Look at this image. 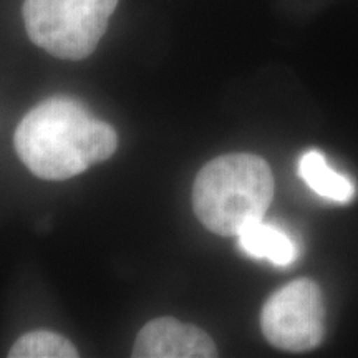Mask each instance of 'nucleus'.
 <instances>
[{
  "label": "nucleus",
  "instance_id": "39448f33",
  "mask_svg": "<svg viewBox=\"0 0 358 358\" xmlns=\"http://www.w3.org/2000/svg\"><path fill=\"white\" fill-rule=\"evenodd\" d=\"M134 358H211L217 357L213 338L194 325L159 317L143 327L134 340Z\"/></svg>",
  "mask_w": 358,
  "mask_h": 358
},
{
  "label": "nucleus",
  "instance_id": "423d86ee",
  "mask_svg": "<svg viewBox=\"0 0 358 358\" xmlns=\"http://www.w3.org/2000/svg\"><path fill=\"white\" fill-rule=\"evenodd\" d=\"M237 237L245 254L257 259H266L275 266L287 267L299 256V248L292 237L279 227L264 222L262 219L248 224Z\"/></svg>",
  "mask_w": 358,
  "mask_h": 358
},
{
  "label": "nucleus",
  "instance_id": "0eeeda50",
  "mask_svg": "<svg viewBox=\"0 0 358 358\" xmlns=\"http://www.w3.org/2000/svg\"><path fill=\"white\" fill-rule=\"evenodd\" d=\"M299 174L306 185L322 198L335 203H350L355 198V185L343 174L334 171L320 151H307L299 161Z\"/></svg>",
  "mask_w": 358,
  "mask_h": 358
},
{
  "label": "nucleus",
  "instance_id": "20e7f679",
  "mask_svg": "<svg viewBox=\"0 0 358 358\" xmlns=\"http://www.w3.org/2000/svg\"><path fill=\"white\" fill-rule=\"evenodd\" d=\"M262 334L271 345L287 352H307L325 334V306L319 285L299 279L267 299L261 313Z\"/></svg>",
  "mask_w": 358,
  "mask_h": 358
},
{
  "label": "nucleus",
  "instance_id": "7ed1b4c3",
  "mask_svg": "<svg viewBox=\"0 0 358 358\" xmlns=\"http://www.w3.org/2000/svg\"><path fill=\"white\" fill-rule=\"evenodd\" d=\"M118 0H25L27 34L37 47L64 60H83L95 52Z\"/></svg>",
  "mask_w": 358,
  "mask_h": 358
},
{
  "label": "nucleus",
  "instance_id": "f03ea898",
  "mask_svg": "<svg viewBox=\"0 0 358 358\" xmlns=\"http://www.w3.org/2000/svg\"><path fill=\"white\" fill-rule=\"evenodd\" d=\"M274 174L266 159L249 153L209 161L192 186V208L214 234L237 236L264 217L274 199Z\"/></svg>",
  "mask_w": 358,
  "mask_h": 358
},
{
  "label": "nucleus",
  "instance_id": "6e6552de",
  "mask_svg": "<svg viewBox=\"0 0 358 358\" xmlns=\"http://www.w3.org/2000/svg\"><path fill=\"white\" fill-rule=\"evenodd\" d=\"M10 358H75L78 357L77 348L64 335H58L47 330H37L22 335L13 343Z\"/></svg>",
  "mask_w": 358,
  "mask_h": 358
},
{
  "label": "nucleus",
  "instance_id": "f257e3e1",
  "mask_svg": "<svg viewBox=\"0 0 358 358\" xmlns=\"http://www.w3.org/2000/svg\"><path fill=\"white\" fill-rule=\"evenodd\" d=\"M13 145L35 176L64 181L111 158L118 136L78 101L57 96L27 113L17 127Z\"/></svg>",
  "mask_w": 358,
  "mask_h": 358
}]
</instances>
